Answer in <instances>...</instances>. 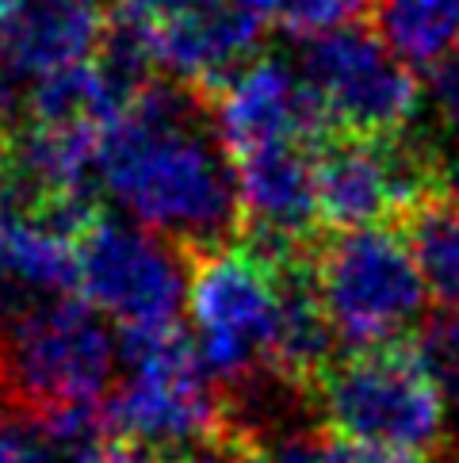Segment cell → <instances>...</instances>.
Instances as JSON below:
<instances>
[{
	"mask_svg": "<svg viewBox=\"0 0 459 463\" xmlns=\"http://www.w3.org/2000/svg\"><path fill=\"white\" fill-rule=\"evenodd\" d=\"M260 452L268 456V463H409V459H398V456L356 449V444L341 440V437H325L314 425L287 429V433H280Z\"/></svg>",
	"mask_w": 459,
	"mask_h": 463,
	"instance_id": "d6986e66",
	"label": "cell"
},
{
	"mask_svg": "<svg viewBox=\"0 0 459 463\" xmlns=\"http://www.w3.org/2000/svg\"><path fill=\"white\" fill-rule=\"evenodd\" d=\"M238 5H245V8H253V12H268L272 15V8L280 5V0H238Z\"/></svg>",
	"mask_w": 459,
	"mask_h": 463,
	"instance_id": "d4e9b609",
	"label": "cell"
},
{
	"mask_svg": "<svg viewBox=\"0 0 459 463\" xmlns=\"http://www.w3.org/2000/svg\"><path fill=\"white\" fill-rule=\"evenodd\" d=\"M280 276V334H276V372L299 387H314L330 372L337 334L322 307L314 257L291 260Z\"/></svg>",
	"mask_w": 459,
	"mask_h": 463,
	"instance_id": "4fadbf2b",
	"label": "cell"
},
{
	"mask_svg": "<svg viewBox=\"0 0 459 463\" xmlns=\"http://www.w3.org/2000/svg\"><path fill=\"white\" fill-rule=\"evenodd\" d=\"M115 440L100 406L35 413L20 425V463H111Z\"/></svg>",
	"mask_w": 459,
	"mask_h": 463,
	"instance_id": "9a60e30c",
	"label": "cell"
},
{
	"mask_svg": "<svg viewBox=\"0 0 459 463\" xmlns=\"http://www.w3.org/2000/svg\"><path fill=\"white\" fill-rule=\"evenodd\" d=\"M104 418L130 449L173 459L222 433L226 399H219L192 334L180 326L142 329L119 334V379Z\"/></svg>",
	"mask_w": 459,
	"mask_h": 463,
	"instance_id": "3957f363",
	"label": "cell"
},
{
	"mask_svg": "<svg viewBox=\"0 0 459 463\" xmlns=\"http://www.w3.org/2000/svg\"><path fill=\"white\" fill-rule=\"evenodd\" d=\"M368 8H371V0H280L272 8V15L287 35H299L303 43H310V39L360 27Z\"/></svg>",
	"mask_w": 459,
	"mask_h": 463,
	"instance_id": "ffe728a7",
	"label": "cell"
},
{
	"mask_svg": "<svg viewBox=\"0 0 459 463\" xmlns=\"http://www.w3.org/2000/svg\"><path fill=\"white\" fill-rule=\"evenodd\" d=\"M188 318L192 345L215 383L234 391L276 372L280 276L241 241L195 257Z\"/></svg>",
	"mask_w": 459,
	"mask_h": 463,
	"instance_id": "8992f818",
	"label": "cell"
},
{
	"mask_svg": "<svg viewBox=\"0 0 459 463\" xmlns=\"http://www.w3.org/2000/svg\"><path fill=\"white\" fill-rule=\"evenodd\" d=\"M421 372L433 379L448 413L459 418V314H433L417 326V334L406 345Z\"/></svg>",
	"mask_w": 459,
	"mask_h": 463,
	"instance_id": "ac0fdd59",
	"label": "cell"
},
{
	"mask_svg": "<svg viewBox=\"0 0 459 463\" xmlns=\"http://www.w3.org/2000/svg\"><path fill=\"white\" fill-rule=\"evenodd\" d=\"M73 288H77V238L42 219H8L0 307L61 299V295H73Z\"/></svg>",
	"mask_w": 459,
	"mask_h": 463,
	"instance_id": "5bb4252c",
	"label": "cell"
},
{
	"mask_svg": "<svg viewBox=\"0 0 459 463\" xmlns=\"http://www.w3.org/2000/svg\"><path fill=\"white\" fill-rule=\"evenodd\" d=\"M215 130L230 157L260 146H310L333 138L318 96L306 77L280 58H253L211 96Z\"/></svg>",
	"mask_w": 459,
	"mask_h": 463,
	"instance_id": "8fae6325",
	"label": "cell"
},
{
	"mask_svg": "<svg viewBox=\"0 0 459 463\" xmlns=\"http://www.w3.org/2000/svg\"><path fill=\"white\" fill-rule=\"evenodd\" d=\"M108 24L126 31L176 85L222 89L253 61L260 12L238 0H111Z\"/></svg>",
	"mask_w": 459,
	"mask_h": 463,
	"instance_id": "ba28073f",
	"label": "cell"
},
{
	"mask_svg": "<svg viewBox=\"0 0 459 463\" xmlns=\"http://www.w3.org/2000/svg\"><path fill=\"white\" fill-rule=\"evenodd\" d=\"M5 245H8V219H0V284H5Z\"/></svg>",
	"mask_w": 459,
	"mask_h": 463,
	"instance_id": "cb8c5ba5",
	"label": "cell"
},
{
	"mask_svg": "<svg viewBox=\"0 0 459 463\" xmlns=\"http://www.w3.org/2000/svg\"><path fill=\"white\" fill-rule=\"evenodd\" d=\"M314 410L333 437L421 463L448 440V406L409 349L349 353L314 383Z\"/></svg>",
	"mask_w": 459,
	"mask_h": 463,
	"instance_id": "277c9868",
	"label": "cell"
},
{
	"mask_svg": "<svg viewBox=\"0 0 459 463\" xmlns=\"http://www.w3.org/2000/svg\"><path fill=\"white\" fill-rule=\"evenodd\" d=\"M195 257L130 219H96L77 234V291L119 334L173 329L188 310Z\"/></svg>",
	"mask_w": 459,
	"mask_h": 463,
	"instance_id": "52a82bcc",
	"label": "cell"
},
{
	"mask_svg": "<svg viewBox=\"0 0 459 463\" xmlns=\"http://www.w3.org/2000/svg\"><path fill=\"white\" fill-rule=\"evenodd\" d=\"M119 379L115 326L85 299L0 307V391L31 418L70 406H100Z\"/></svg>",
	"mask_w": 459,
	"mask_h": 463,
	"instance_id": "7a4b0ae2",
	"label": "cell"
},
{
	"mask_svg": "<svg viewBox=\"0 0 459 463\" xmlns=\"http://www.w3.org/2000/svg\"><path fill=\"white\" fill-rule=\"evenodd\" d=\"M169 463H268V456L257 449V444L241 440L234 433H222L211 437L207 444H200V449H192L184 456H173Z\"/></svg>",
	"mask_w": 459,
	"mask_h": 463,
	"instance_id": "7402d4cb",
	"label": "cell"
},
{
	"mask_svg": "<svg viewBox=\"0 0 459 463\" xmlns=\"http://www.w3.org/2000/svg\"><path fill=\"white\" fill-rule=\"evenodd\" d=\"M100 0H12L0 27V65L23 77H51L89 61L104 43Z\"/></svg>",
	"mask_w": 459,
	"mask_h": 463,
	"instance_id": "7c38bea8",
	"label": "cell"
},
{
	"mask_svg": "<svg viewBox=\"0 0 459 463\" xmlns=\"http://www.w3.org/2000/svg\"><path fill=\"white\" fill-rule=\"evenodd\" d=\"M0 463H20V429L5 421L0 413Z\"/></svg>",
	"mask_w": 459,
	"mask_h": 463,
	"instance_id": "603a6c76",
	"label": "cell"
},
{
	"mask_svg": "<svg viewBox=\"0 0 459 463\" xmlns=\"http://www.w3.org/2000/svg\"><path fill=\"white\" fill-rule=\"evenodd\" d=\"M406 241L421 279L448 314H459V203L433 195L406 214Z\"/></svg>",
	"mask_w": 459,
	"mask_h": 463,
	"instance_id": "e0dca14e",
	"label": "cell"
},
{
	"mask_svg": "<svg viewBox=\"0 0 459 463\" xmlns=\"http://www.w3.org/2000/svg\"><path fill=\"white\" fill-rule=\"evenodd\" d=\"M440 154L421 142L333 135L314 154L318 214L333 230L387 226L436 195Z\"/></svg>",
	"mask_w": 459,
	"mask_h": 463,
	"instance_id": "30bf717a",
	"label": "cell"
},
{
	"mask_svg": "<svg viewBox=\"0 0 459 463\" xmlns=\"http://www.w3.org/2000/svg\"><path fill=\"white\" fill-rule=\"evenodd\" d=\"M429 108L452 135H459V54H448L429 70Z\"/></svg>",
	"mask_w": 459,
	"mask_h": 463,
	"instance_id": "44dd1931",
	"label": "cell"
},
{
	"mask_svg": "<svg viewBox=\"0 0 459 463\" xmlns=\"http://www.w3.org/2000/svg\"><path fill=\"white\" fill-rule=\"evenodd\" d=\"M96 188L154 234L192 257L234 245L241 234L238 176L215 130V108L200 89L154 80L96 146Z\"/></svg>",
	"mask_w": 459,
	"mask_h": 463,
	"instance_id": "6da1fadb",
	"label": "cell"
},
{
	"mask_svg": "<svg viewBox=\"0 0 459 463\" xmlns=\"http://www.w3.org/2000/svg\"><path fill=\"white\" fill-rule=\"evenodd\" d=\"M379 39L406 65H433L455 54L459 0H379Z\"/></svg>",
	"mask_w": 459,
	"mask_h": 463,
	"instance_id": "2e32d148",
	"label": "cell"
},
{
	"mask_svg": "<svg viewBox=\"0 0 459 463\" xmlns=\"http://www.w3.org/2000/svg\"><path fill=\"white\" fill-rule=\"evenodd\" d=\"M299 73L318 96L333 135L398 138L421 100L409 65L364 24L303 43Z\"/></svg>",
	"mask_w": 459,
	"mask_h": 463,
	"instance_id": "9c48e42d",
	"label": "cell"
},
{
	"mask_svg": "<svg viewBox=\"0 0 459 463\" xmlns=\"http://www.w3.org/2000/svg\"><path fill=\"white\" fill-rule=\"evenodd\" d=\"M314 279L337 345L349 353L395 349L425 322L429 288L406 234L390 226L337 230L314 253Z\"/></svg>",
	"mask_w": 459,
	"mask_h": 463,
	"instance_id": "5b68a950",
	"label": "cell"
}]
</instances>
